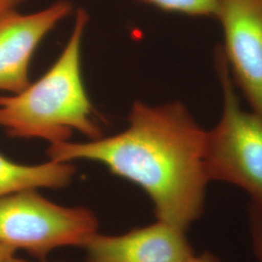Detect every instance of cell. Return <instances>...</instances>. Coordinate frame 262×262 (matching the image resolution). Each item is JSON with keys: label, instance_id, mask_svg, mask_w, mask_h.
Instances as JSON below:
<instances>
[{"label": "cell", "instance_id": "cell-1", "mask_svg": "<svg viewBox=\"0 0 262 262\" xmlns=\"http://www.w3.org/2000/svg\"><path fill=\"white\" fill-rule=\"evenodd\" d=\"M128 122L125 130L110 137L50 145L49 159L103 164L148 194L158 221L187 231L205 207L206 131L178 101L136 102Z\"/></svg>", "mask_w": 262, "mask_h": 262}, {"label": "cell", "instance_id": "cell-2", "mask_svg": "<svg viewBox=\"0 0 262 262\" xmlns=\"http://www.w3.org/2000/svg\"><path fill=\"white\" fill-rule=\"evenodd\" d=\"M89 15L76 12L66 48L54 66L18 94L0 96V128L13 138L42 139L50 145L67 142L77 131L91 140L102 127L84 88L81 48Z\"/></svg>", "mask_w": 262, "mask_h": 262}, {"label": "cell", "instance_id": "cell-3", "mask_svg": "<svg viewBox=\"0 0 262 262\" xmlns=\"http://www.w3.org/2000/svg\"><path fill=\"white\" fill-rule=\"evenodd\" d=\"M215 66L224 102L220 121L206 131L207 177L242 188L251 202L262 207V115L241 106L221 49L215 52Z\"/></svg>", "mask_w": 262, "mask_h": 262}, {"label": "cell", "instance_id": "cell-4", "mask_svg": "<svg viewBox=\"0 0 262 262\" xmlns=\"http://www.w3.org/2000/svg\"><path fill=\"white\" fill-rule=\"evenodd\" d=\"M98 227L91 209L56 204L37 189L0 198V244L39 259L59 248H84Z\"/></svg>", "mask_w": 262, "mask_h": 262}, {"label": "cell", "instance_id": "cell-5", "mask_svg": "<svg viewBox=\"0 0 262 262\" xmlns=\"http://www.w3.org/2000/svg\"><path fill=\"white\" fill-rule=\"evenodd\" d=\"M215 18L232 80L253 111L262 115V0H219Z\"/></svg>", "mask_w": 262, "mask_h": 262}, {"label": "cell", "instance_id": "cell-6", "mask_svg": "<svg viewBox=\"0 0 262 262\" xmlns=\"http://www.w3.org/2000/svg\"><path fill=\"white\" fill-rule=\"evenodd\" d=\"M73 13V4L57 0L45 9L21 14L18 9L0 14V91L11 94L25 90L29 66L42 40Z\"/></svg>", "mask_w": 262, "mask_h": 262}, {"label": "cell", "instance_id": "cell-7", "mask_svg": "<svg viewBox=\"0 0 262 262\" xmlns=\"http://www.w3.org/2000/svg\"><path fill=\"white\" fill-rule=\"evenodd\" d=\"M84 248L90 262H185L194 253L186 231L160 221L124 234L96 233Z\"/></svg>", "mask_w": 262, "mask_h": 262}, {"label": "cell", "instance_id": "cell-8", "mask_svg": "<svg viewBox=\"0 0 262 262\" xmlns=\"http://www.w3.org/2000/svg\"><path fill=\"white\" fill-rule=\"evenodd\" d=\"M75 173L72 162L49 159L44 163L27 165L0 154V198L27 189L62 188L72 182Z\"/></svg>", "mask_w": 262, "mask_h": 262}, {"label": "cell", "instance_id": "cell-9", "mask_svg": "<svg viewBox=\"0 0 262 262\" xmlns=\"http://www.w3.org/2000/svg\"><path fill=\"white\" fill-rule=\"evenodd\" d=\"M158 9L189 17L215 18L219 0H137Z\"/></svg>", "mask_w": 262, "mask_h": 262}, {"label": "cell", "instance_id": "cell-10", "mask_svg": "<svg viewBox=\"0 0 262 262\" xmlns=\"http://www.w3.org/2000/svg\"><path fill=\"white\" fill-rule=\"evenodd\" d=\"M248 212L253 252L259 262H262V207L251 202Z\"/></svg>", "mask_w": 262, "mask_h": 262}, {"label": "cell", "instance_id": "cell-11", "mask_svg": "<svg viewBox=\"0 0 262 262\" xmlns=\"http://www.w3.org/2000/svg\"><path fill=\"white\" fill-rule=\"evenodd\" d=\"M185 262H219L215 255L212 253H204L201 254H192Z\"/></svg>", "mask_w": 262, "mask_h": 262}, {"label": "cell", "instance_id": "cell-12", "mask_svg": "<svg viewBox=\"0 0 262 262\" xmlns=\"http://www.w3.org/2000/svg\"><path fill=\"white\" fill-rule=\"evenodd\" d=\"M15 254V251L0 244V262H6L8 258Z\"/></svg>", "mask_w": 262, "mask_h": 262}, {"label": "cell", "instance_id": "cell-13", "mask_svg": "<svg viewBox=\"0 0 262 262\" xmlns=\"http://www.w3.org/2000/svg\"><path fill=\"white\" fill-rule=\"evenodd\" d=\"M6 262H29L27 261V260H25V259H21V258H18V257H16L15 256V254L14 255H12L11 257L8 258V260ZM45 262V261H44Z\"/></svg>", "mask_w": 262, "mask_h": 262}, {"label": "cell", "instance_id": "cell-14", "mask_svg": "<svg viewBox=\"0 0 262 262\" xmlns=\"http://www.w3.org/2000/svg\"><path fill=\"white\" fill-rule=\"evenodd\" d=\"M1 10H2V2H1V0H0V12H1Z\"/></svg>", "mask_w": 262, "mask_h": 262}]
</instances>
